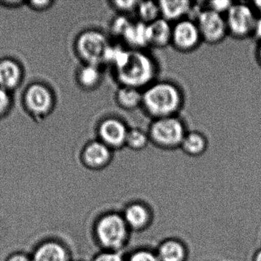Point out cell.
Masks as SVG:
<instances>
[{
    "label": "cell",
    "instance_id": "cell-1",
    "mask_svg": "<svg viewBox=\"0 0 261 261\" xmlns=\"http://www.w3.org/2000/svg\"><path fill=\"white\" fill-rule=\"evenodd\" d=\"M184 103L182 90L171 81L156 80L143 90L141 108L152 120L178 116Z\"/></svg>",
    "mask_w": 261,
    "mask_h": 261
},
{
    "label": "cell",
    "instance_id": "cell-2",
    "mask_svg": "<svg viewBox=\"0 0 261 261\" xmlns=\"http://www.w3.org/2000/svg\"><path fill=\"white\" fill-rule=\"evenodd\" d=\"M114 71L120 86L143 91L157 80L159 65L153 56L146 49L129 48L126 62Z\"/></svg>",
    "mask_w": 261,
    "mask_h": 261
},
{
    "label": "cell",
    "instance_id": "cell-3",
    "mask_svg": "<svg viewBox=\"0 0 261 261\" xmlns=\"http://www.w3.org/2000/svg\"><path fill=\"white\" fill-rule=\"evenodd\" d=\"M187 132L186 123L179 116L152 120L147 130L150 143L165 150L180 148Z\"/></svg>",
    "mask_w": 261,
    "mask_h": 261
},
{
    "label": "cell",
    "instance_id": "cell-4",
    "mask_svg": "<svg viewBox=\"0 0 261 261\" xmlns=\"http://www.w3.org/2000/svg\"><path fill=\"white\" fill-rule=\"evenodd\" d=\"M257 17L251 4L233 2L224 16L228 35L237 39L252 37Z\"/></svg>",
    "mask_w": 261,
    "mask_h": 261
},
{
    "label": "cell",
    "instance_id": "cell-5",
    "mask_svg": "<svg viewBox=\"0 0 261 261\" xmlns=\"http://www.w3.org/2000/svg\"><path fill=\"white\" fill-rule=\"evenodd\" d=\"M129 230L123 216L115 213L103 216L97 226L99 241L112 251H118L126 244Z\"/></svg>",
    "mask_w": 261,
    "mask_h": 261
},
{
    "label": "cell",
    "instance_id": "cell-6",
    "mask_svg": "<svg viewBox=\"0 0 261 261\" xmlns=\"http://www.w3.org/2000/svg\"><path fill=\"white\" fill-rule=\"evenodd\" d=\"M194 20L198 25L203 42L216 45L222 42L228 36L224 16L206 7L198 12Z\"/></svg>",
    "mask_w": 261,
    "mask_h": 261
},
{
    "label": "cell",
    "instance_id": "cell-7",
    "mask_svg": "<svg viewBox=\"0 0 261 261\" xmlns=\"http://www.w3.org/2000/svg\"><path fill=\"white\" fill-rule=\"evenodd\" d=\"M203 41L196 22L188 17L172 24L171 45L179 53L195 51Z\"/></svg>",
    "mask_w": 261,
    "mask_h": 261
},
{
    "label": "cell",
    "instance_id": "cell-8",
    "mask_svg": "<svg viewBox=\"0 0 261 261\" xmlns=\"http://www.w3.org/2000/svg\"><path fill=\"white\" fill-rule=\"evenodd\" d=\"M111 46L108 38L97 31H88L77 41L79 54L90 65H97L105 62V56Z\"/></svg>",
    "mask_w": 261,
    "mask_h": 261
},
{
    "label": "cell",
    "instance_id": "cell-9",
    "mask_svg": "<svg viewBox=\"0 0 261 261\" xmlns=\"http://www.w3.org/2000/svg\"><path fill=\"white\" fill-rule=\"evenodd\" d=\"M129 127L121 119L108 117L100 123L98 128L100 141L114 149L126 146V137Z\"/></svg>",
    "mask_w": 261,
    "mask_h": 261
},
{
    "label": "cell",
    "instance_id": "cell-10",
    "mask_svg": "<svg viewBox=\"0 0 261 261\" xmlns=\"http://www.w3.org/2000/svg\"><path fill=\"white\" fill-rule=\"evenodd\" d=\"M25 103L36 115H44L51 110L53 99L51 92L43 85H32L25 94Z\"/></svg>",
    "mask_w": 261,
    "mask_h": 261
},
{
    "label": "cell",
    "instance_id": "cell-11",
    "mask_svg": "<svg viewBox=\"0 0 261 261\" xmlns=\"http://www.w3.org/2000/svg\"><path fill=\"white\" fill-rule=\"evenodd\" d=\"M161 18L173 24L190 17L194 3L188 0H161L158 1Z\"/></svg>",
    "mask_w": 261,
    "mask_h": 261
},
{
    "label": "cell",
    "instance_id": "cell-12",
    "mask_svg": "<svg viewBox=\"0 0 261 261\" xmlns=\"http://www.w3.org/2000/svg\"><path fill=\"white\" fill-rule=\"evenodd\" d=\"M122 216L129 230L135 231L146 229L152 220V215L147 206L140 202L128 204Z\"/></svg>",
    "mask_w": 261,
    "mask_h": 261
},
{
    "label": "cell",
    "instance_id": "cell-13",
    "mask_svg": "<svg viewBox=\"0 0 261 261\" xmlns=\"http://www.w3.org/2000/svg\"><path fill=\"white\" fill-rule=\"evenodd\" d=\"M172 30V24L161 17L148 24V46L160 49L171 45Z\"/></svg>",
    "mask_w": 261,
    "mask_h": 261
},
{
    "label": "cell",
    "instance_id": "cell-14",
    "mask_svg": "<svg viewBox=\"0 0 261 261\" xmlns=\"http://www.w3.org/2000/svg\"><path fill=\"white\" fill-rule=\"evenodd\" d=\"M112 149L101 141H94L85 148L84 160L88 166L95 169L108 166L112 160Z\"/></svg>",
    "mask_w": 261,
    "mask_h": 261
},
{
    "label": "cell",
    "instance_id": "cell-15",
    "mask_svg": "<svg viewBox=\"0 0 261 261\" xmlns=\"http://www.w3.org/2000/svg\"><path fill=\"white\" fill-rule=\"evenodd\" d=\"M155 253L160 261H186L188 256L185 244L175 238L163 241Z\"/></svg>",
    "mask_w": 261,
    "mask_h": 261
},
{
    "label": "cell",
    "instance_id": "cell-16",
    "mask_svg": "<svg viewBox=\"0 0 261 261\" xmlns=\"http://www.w3.org/2000/svg\"><path fill=\"white\" fill-rule=\"evenodd\" d=\"M122 40L130 49H146L148 46L147 25L133 21L123 35Z\"/></svg>",
    "mask_w": 261,
    "mask_h": 261
},
{
    "label": "cell",
    "instance_id": "cell-17",
    "mask_svg": "<svg viewBox=\"0 0 261 261\" xmlns=\"http://www.w3.org/2000/svg\"><path fill=\"white\" fill-rule=\"evenodd\" d=\"M207 146L208 141L204 134L199 131H188L180 149L189 156L198 157L206 152Z\"/></svg>",
    "mask_w": 261,
    "mask_h": 261
},
{
    "label": "cell",
    "instance_id": "cell-18",
    "mask_svg": "<svg viewBox=\"0 0 261 261\" xmlns=\"http://www.w3.org/2000/svg\"><path fill=\"white\" fill-rule=\"evenodd\" d=\"M143 91L127 86H120L116 93V100L120 108L131 111L141 108Z\"/></svg>",
    "mask_w": 261,
    "mask_h": 261
},
{
    "label": "cell",
    "instance_id": "cell-19",
    "mask_svg": "<svg viewBox=\"0 0 261 261\" xmlns=\"http://www.w3.org/2000/svg\"><path fill=\"white\" fill-rule=\"evenodd\" d=\"M21 73L19 65L11 60L0 62V88L11 90L16 88L20 82Z\"/></svg>",
    "mask_w": 261,
    "mask_h": 261
},
{
    "label": "cell",
    "instance_id": "cell-20",
    "mask_svg": "<svg viewBox=\"0 0 261 261\" xmlns=\"http://www.w3.org/2000/svg\"><path fill=\"white\" fill-rule=\"evenodd\" d=\"M67 256L65 249L56 243H47L41 246L33 261H66Z\"/></svg>",
    "mask_w": 261,
    "mask_h": 261
},
{
    "label": "cell",
    "instance_id": "cell-21",
    "mask_svg": "<svg viewBox=\"0 0 261 261\" xmlns=\"http://www.w3.org/2000/svg\"><path fill=\"white\" fill-rule=\"evenodd\" d=\"M135 13L137 20L146 25L161 17L158 2L153 1H139Z\"/></svg>",
    "mask_w": 261,
    "mask_h": 261
},
{
    "label": "cell",
    "instance_id": "cell-22",
    "mask_svg": "<svg viewBox=\"0 0 261 261\" xmlns=\"http://www.w3.org/2000/svg\"><path fill=\"white\" fill-rule=\"evenodd\" d=\"M147 132L140 128H129L126 137V146L134 151L146 149L149 143Z\"/></svg>",
    "mask_w": 261,
    "mask_h": 261
},
{
    "label": "cell",
    "instance_id": "cell-23",
    "mask_svg": "<svg viewBox=\"0 0 261 261\" xmlns=\"http://www.w3.org/2000/svg\"><path fill=\"white\" fill-rule=\"evenodd\" d=\"M101 74L97 65H90L84 67L79 74V81L83 86L92 88L96 86L100 81Z\"/></svg>",
    "mask_w": 261,
    "mask_h": 261
},
{
    "label": "cell",
    "instance_id": "cell-24",
    "mask_svg": "<svg viewBox=\"0 0 261 261\" xmlns=\"http://www.w3.org/2000/svg\"><path fill=\"white\" fill-rule=\"evenodd\" d=\"M132 22L133 21L130 20L127 16L120 15V16L116 18L113 22L112 25H111L112 33H114V36L122 39L125 32L126 31Z\"/></svg>",
    "mask_w": 261,
    "mask_h": 261
},
{
    "label": "cell",
    "instance_id": "cell-25",
    "mask_svg": "<svg viewBox=\"0 0 261 261\" xmlns=\"http://www.w3.org/2000/svg\"><path fill=\"white\" fill-rule=\"evenodd\" d=\"M138 3L139 1L137 0H116L111 4L121 15L126 16V14L135 13Z\"/></svg>",
    "mask_w": 261,
    "mask_h": 261
},
{
    "label": "cell",
    "instance_id": "cell-26",
    "mask_svg": "<svg viewBox=\"0 0 261 261\" xmlns=\"http://www.w3.org/2000/svg\"><path fill=\"white\" fill-rule=\"evenodd\" d=\"M126 261H160L155 252L146 249H140L133 252Z\"/></svg>",
    "mask_w": 261,
    "mask_h": 261
},
{
    "label": "cell",
    "instance_id": "cell-27",
    "mask_svg": "<svg viewBox=\"0 0 261 261\" xmlns=\"http://www.w3.org/2000/svg\"><path fill=\"white\" fill-rule=\"evenodd\" d=\"M233 4V2L229 0H215L206 3L207 6L205 7L215 13L225 16Z\"/></svg>",
    "mask_w": 261,
    "mask_h": 261
},
{
    "label": "cell",
    "instance_id": "cell-28",
    "mask_svg": "<svg viewBox=\"0 0 261 261\" xmlns=\"http://www.w3.org/2000/svg\"><path fill=\"white\" fill-rule=\"evenodd\" d=\"M94 261H126L118 251H109L101 253L96 257Z\"/></svg>",
    "mask_w": 261,
    "mask_h": 261
},
{
    "label": "cell",
    "instance_id": "cell-29",
    "mask_svg": "<svg viewBox=\"0 0 261 261\" xmlns=\"http://www.w3.org/2000/svg\"><path fill=\"white\" fill-rule=\"evenodd\" d=\"M10 105V98L7 91L0 88V116L4 114Z\"/></svg>",
    "mask_w": 261,
    "mask_h": 261
},
{
    "label": "cell",
    "instance_id": "cell-30",
    "mask_svg": "<svg viewBox=\"0 0 261 261\" xmlns=\"http://www.w3.org/2000/svg\"><path fill=\"white\" fill-rule=\"evenodd\" d=\"M252 37L255 38L258 42H261V16H258L256 19Z\"/></svg>",
    "mask_w": 261,
    "mask_h": 261
},
{
    "label": "cell",
    "instance_id": "cell-31",
    "mask_svg": "<svg viewBox=\"0 0 261 261\" xmlns=\"http://www.w3.org/2000/svg\"><path fill=\"white\" fill-rule=\"evenodd\" d=\"M50 4H51V2H49V1H34V2L31 3L32 6L37 9L44 8V7L49 5Z\"/></svg>",
    "mask_w": 261,
    "mask_h": 261
},
{
    "label": "cell",
    "instance_id": "cell-32",
    "mask_svg": "<svg viewBox=\"0 0 261 261\" xmlns=\"http://www.w3.org/2000/svg\"><path fill=\"white\" fill-rule=\"evenodd\" d=\"M251 5L253 6L256 14H257L258 16H261V0L254 1V2L252 3Z\"/></svg>",
    "mask_w": 261,
    "mask_h": 261
},
{
    "label": "cell",
    "instance_id": "cell-33",
    "mask_svg": "<svg viewBox=\"0 0 261 261\" xmlns=\"http://www.w3.org/2000/svg\"><path fill=\"white\" fill-rule=\"evenodd\" d=\"M9 261H30L27 256H24V255H15L13 257L10 258Z\"/></svg>",
    "mask_w": 261,
    "mask_h": 261
},
{
    "label": "cell",
    "instance_id": "cell-34",
    "mask_svg": "<svg viewBox=\"0 0 261 261\" xmlns=\"http://www.w3.org/2000/svg\"><path fill=\"white\" fill-rule=\"evenodd\" d=\"M251 261H261V248L258 249L252 254Z\"/></svg>",
    "mask_w": 261,
    "mask_h": 261
},
{
    "label": "cell",
    "instance_id": "cell-35",
    "mask_svg": "<svg viewBox=\"0 0 261 261\" xmlns=\"http://www.w3.org/2000/svg\"><path fill=\"white\" fill-rule=\"evenodd\" d=\"M256 58L258 63L261 66V42L258 44L257 48L256 50Z\"/></svg>",
    "mask_w": 261,
    "mask_h": 261
}]
</instances>
